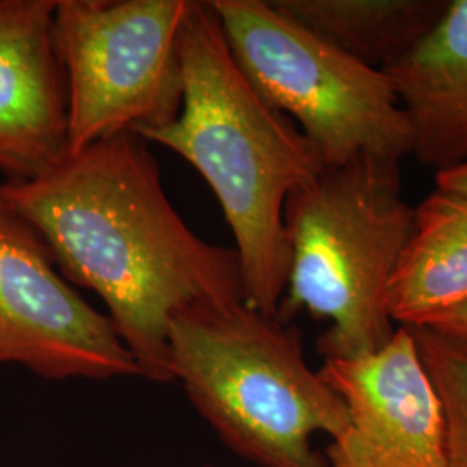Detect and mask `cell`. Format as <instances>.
Wrapping results in <instances>:
<instances>
[{"label":"cell","mask_w":467,"mask_h":467,"mask_svg":"<svg viewBox=\"0 0 467 467\" xmlns=\"http://www.w3.org/2000/svg\"><path fill=\"white\" fill-rule=\"evenodd\" d=\"M0 194L44 237L67 283L99 295L148 381H173L168 331L179 312L244 301L237 253L189 229L140 135L67 152L35 179L0 182Z\"/></svg>","instance_id":"obj_1"},{"label":"cell","mask_w":467,"mask_h":467,"mask_svg":"<svg viewBox=\"0 0 467 467\" xmlns=\"http://www.w3.org/2000/svg\"><path fill=\"white\" fill-rule=\"evenodd\" d=\"M179 117L148 130L200 171L233 231L244 303L277 316L289 272L284 206L324 170L298 125L272 108L235 65L210 2H196L181 38Z\"/></svg>","instance_id":"obj_2"},{"label":"cell","mask_w":467,"mask_h":467,"mask_svg":"<svg viewBox=\"0 0 467 467\" xmlns=\"http://www.w3.org/2000/svg\"><path fill=\"white\" fill-rule=\"evenodd\" d=\"M168 348L173 381L235 455L258 467H331L312 436L343 433L348 410L287 320L243 300L200 301L171 318Z\"/></svg>","instance_id":"obj_3"},{"label":"cell","mask_w":467,"mask_h":467,"mask_svg":"<svg viewBox=\"0 0 467 467\" xmlns=\"http://www.w3.org/2000/svg\"><path fill=\"white\" fill-rule=\"evenodd\" d=\"M414 217L399 161L362 156L324 168L284 206L289 272L277 316L289 320L306 310L327 320L318 337L324 358L383 348L397 331L386 291Z\"/></svg>","instance_id":"obj_4"},{"label":"cell","mask_w":467,"mask_h":467,"mask_svg":"<svg viewBox=\"0 0 467 467\" xmlns=\"http://www.w3.org/2000/svg\"><path fill=\"white\" fill-rule=\"evenodd\" d=\"M235 65L298 123L324 167L412 154V127L386 71L368 67L264 0L210 2Z\"/></svg>","instance_id":"obj_5"},{"label":"cell","mask_w":467,"mask_h":467,"mask_svg":"<svg viewBox=\"0 0 467 467\" xmlns=\"http://www.w3.org/2000/svg\"><path fill=\"white\" fill-rule=\"evenodd\" d=\"M196 0H57L54 36L67 78V152L179 117L181 38Z\"/></svg>","instance_id":"obj_6"},{"label":"cell","mask_w":467,"mask_h":467,"mask_svg":"<svg viewBox=\"0 0 467 467\" xmlns=\"http://www.w3.org/2000/svg\"><path fill=\"white\" fill-rule=\"evenodd\" d=\"M50 381L142 378L111 318L75 291L34 225L0 194V366Z\"/></svg>","instance_id":"obj_7"},{"label":"cell","mask_w":467,"mask_h":467,"mask_svg":"<svg viewBox=\"0 0 467 467\" xmlns=\"http://www.w3.org/2000/svg\"><path fill=\"white\" fill-rule=\"evenodd\" d=\"M318 374L348 410L324 453L329 466L449 467L445 410L410 327L374 353L324 358Z\"/></svg>","instance_id":"obj_8"},{"label":"cell","mask_w":467,"mask_h":467,"mask_svg":"<svg viewBox=\"0 0 467 467\" xmlns=\"http://www.w3.org/2000/svg\"><path fill=\"white\" fill-rule=\"evenodd\" d=\"M57 0H0V173L30 181L67 154V78Z\"/></svg>","instance_id":"obj_9"},{"label":"cell","mask_w":467,"mask_h":467,"mask_svg":"<svg viewBox=\"0 0 467 467\" xmlns=\"http://www.w3.org/2000/svg\"><path fill=\"white\" fill-rule=\"evenodd\" d=\"M412 127V156L436 171L467 161V0L386 69Z\"/></svg>","instance_id":"obj_10"},{"label":"cell","mask_w":467,"mask_h":467,"mask_svg":"<svg viewBox=\"0 0 467 467\" xmlns=\"http://www.w3.org/2000/svg\"><path fill=\"white\" fill-rule=\"evenodd\" d=\"M467 303V204L433 191L416 206L414 229L386 291L391 320L420 327Z\"/></svg>","instance_id":"obj_11"},{"label":"cell","mask_w":467,"mask_h":467,"mask_svg":"<svg viewBox=\"0 0 467 467\" xmlns=\"http://www.w3.org/2000/svg\"><path fill=\"white\" fill-rule=\"evenodd\" d=\"M272 4L357 61L386 71L433 32L449 0H275Z\"/></svg>","instance_id":"obj_12"},{"label":"cell","mask_w":467,"mask_h":467,"mask_svg":"<svg viewBox=\"0 0 467 467\" xmlns=\"http://www.w3.org/2000/svg\"><path fill=\"white\" fill-rule=\"evenodd\" d=\"M445 410L449 467H467V353L426 327H410Z\"/></svg>","instance_id":"obj_13"},{"label":"cell","mask_w":467,"mask_h":467,"mask_svg":"<svg viewBox=\"0 0 467 467\" xmlns=\"http://www.w3.org/2000/svg\"><path fill=\"white\" fill-rule=\"evenodd\" d=\"M420 327L433 331L455 348L467 353V303L436 316Z\"/></svg>","instance_id":"obj_14"},{"label":"cell","mask_w":467,"mask_h":467,"mask_svg":"<svg viewBox=\"0 0 467 467\" xmlns=\"http://www.w3.org/2000/svg\"><path fill=\"white\" fill-rule=\"evenodd\" d=\"M434 184V191L467 204V161L436 171Z\"/></svg>","instance_id":"obj_15"},{"label":"cell","mask_w":467,"mask_h":467,"mask_svg":"<svg viewBox=\"0 0 467 467\" xmlns=\"http://www.w3.org/2000/svg\"><path fill=\"white\" fill-rule=\"evenodd\" d=\"M202 467H215V466H202Z\"/></svg>","instance_id":"obj_16"}]
</instances>
